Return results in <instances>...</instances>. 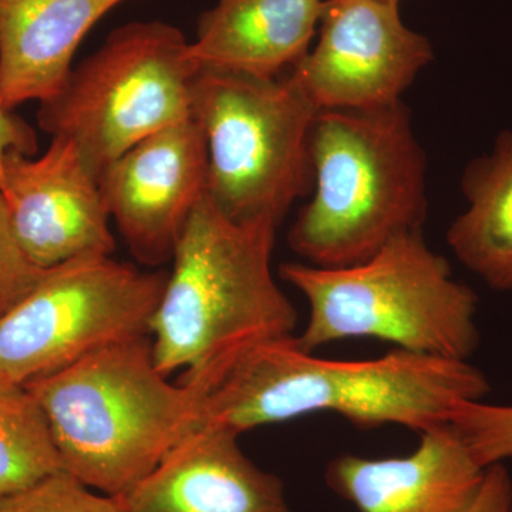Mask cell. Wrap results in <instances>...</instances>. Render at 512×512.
I'll use <instances>...</instances> for the list:
<instances>
[{
    "label": "cell",
    "instance_id": "obj_1",
    "mask_svg": "<svg viewBox=\"0 0 512 512\" xmlns=\"http://www.w3.org/2000/svg\"><path fill=\"white\" fill-rule=\"evenodd\" d=\"M490 384L468 360L396 349L377 359L335 360L303 350L295 336L256 343L207 383L197 427L241 436L315 413L360 429L423 433L447 424L457 404L484 400Z\"/></svg>",
    "mask_w": 512,
    "mask_h": 512
},
{
    "label": "cell",
    "instance_id": "obj_2",
    "mask_svg": "<svg viewBox=\"0 0 512 512\" xmlns=\"http://www.w3.org/2000/svg\"><path fill=\"white\" fill-rule=\"evenodd\" d=\"M276 225L237 224L207 197L175 247L151 322L160 372L207 384L242 350L293 336L298 312L272 274Z\"/></svg>",
    "mask_w": 512,
    "mask_h": 512
},
{
    "label": "cell",
    "instance_id": "obj_3",
    "mask_svg": "<svg viewBox=\"0 0 512 512\" xmlns=\"http://www.w3.org/2000/svg\"><path fill=\"white\" fill-rule=\"evenodd\" d=\"M313 194L288 232L305 264L340 268L423 229L427 160L402 100L319 110L312 127Z\"/></svg>",
    "mask_w": 512,
    "mask_h": 512
},
{
    "label": "cell",
    "instance_id": "obj_4",
    "mask_svg": "<svg viewBox=\"0 0 512 512\" xmlns=\"http://www.w3.org/2000/svg\"><path fill=\"white\" fill-rule=\"evenodd\" d=\"M45 413L63 470L119 495L146 477L200 419L205 386L170 383L150 336L123 340L26 384Z\"/></svg>",
    "mask_w": 512,
    "mask_h": 512
},
{
    "label": "cell",
    "instance_id": "obj_5",
    "mask_svg": "<svg viewBox=\"0 0 512 512\" xmlns=\"http://www.w3.org/2000/svg\"><path fill=\"white\" fill-rule=\"evenodd\" d=\"M279 276L308 303V322L295 336L308 352L376 339L417 355L468 360L480 343L476 292L454 279L421 231L393 239L359 264L286 262Z\"/></svg>",
    "mask_w": 512,
    "mask_h": 512
},
{
    "label": "cell",
    "instance_id": "obj_6",
    "mask_svg": "<svg viewBox=\"0 0 512 512\" xmlns=\"http://www.w3.org/2000/svg\"><path fill=\"white\" fill-rule=\"evenodd\" d=\"M315 104L291 70L275 77L200 67L191 119L208 148L205 197L237 224L279 227L313 190Z\"/></svg>",
    "mask_w": 512,
    "mask_h": 512
},
{
    "label": "cell",
    "instance_id": "obj_7",
    "mask_svg": "<svg viewBox=\"0 0 512 512\" xmlns=\"http://www.w3.org/2000/svg\"><path fill=\"white\" fill-rule=\"evenodd\" d=\"M198 72L181 30L158 20L128 23L40 103L37 123L72 140L99 180L144 138L190 119Z\"/></svg>",
    "mask_w": 512,
    "mask_h": 512
},
{
    "label": "cell",
    "instance_id": "obj_8",
    "mask_svg": "<svg viewBox=\"0 0 512 512\" xmlns=\"http://www.w3.org/2000/svg\"><path fill=\"white\" fill-rule=\"evenodd\" d=\"M167 276L101 254L45 269L0 316V373L29 384L114 343L150 336Z\"/></svg>",
    "mask_w": 512,
    "mask_h": 512
},
{
    "label": "cell",
    "instance_id": "obj_9",
    "mask_svg": "<svg viewBox=\"0 0 512 512\" xmlns=\"http://www.w3.org/2000/svg\"><path fill=\"white\" fill-rule=\"evenodd\" d=\"M319 25L318 45L291 69L318 110L397 103L434 57L384 0H325Z\"/></svg>",
    "mask_w": 512,
    "mask_h": 512
},
{
    "label": "cell",
    "instance_id": "obj_10",
    "mask_svg": "<svg viewBox=\"0 0 512 512\" xmlns=\"http://www.w3.org/2000/svg\"><path fill=\"white\" fill-rule=\"evenodd\" d=\"M207 170V140L190 117L144 138L100 175L110 217L138 262L158 266L173 259L204 200Z\"/></svg>",
    "mask_w": 512,
    "mask_h": 512
},
{
    "label": "cell",
    "instance_id": "obj_11",
    "mask_svg": "<svg viewBox=\"0 0 512 512\" xmlns=\"http://www.w3.org/2000/svg\"><path fill=\"white\" fill-rule=\"evenodd\" d=\"M0 194L13 237L37 268L113 255L116 239L99 180L69 138L52 137L39 158L8 151Z\"/></svg>",
    "mask_w": 512,
    "mask_h": 512
},
{
    "label": "cell",
    "instance_id": "obj_12",
    "mask_svg": "<svg viewBox=\"0 0 512 512\" xmlns=\"http://www.w3.org/2000/svg\"><path fill=\"white\" fill-rule=\"evenodd\" d=\"M238 440L195 427L114 498L123 512H291L284 483L252 463Z\"/></svg>",
    "mask_w": 512,
    "mask_h": 512
},
{
    "label": "cell",
    "instance_id": "obj_13",
    "mask_svg": "<svg viewBox=\"0 0 512 512\" xmlns=\"http://www.w3.org/2000/svg\"><path fill=\"white\" fill-rule=\"evenodd\" d=\"M484 473L463 440L443 424L423 431L406 456L336 457L326 483L360 512H464Z\"/></svg>",
    "mask_w": 512,
    "mask_h": 512
},
{
    "label": "cell",
    "instance_id": "obj_14",
    "mask_svg": "<svg viewBox=\"0 0 512 512\" xmlns=\"http://www.w3.org/2000/svg\"><path fill=\"white\" fill-rule=\"evenodd\" d=\"M126 0H0V107L55 97L83 37Z\"/></svg>",
    "mask_w": 512,
    "mask_h": 512
},
{
    "label": "cell",
    "instance_id": "obj_15",
    "mask_svg": "<svg viewBox=\"0 0 512 512\" xmlns=\"http://www.w3.org/2000/svg\"><path fill=\"white\" fill-rule=\"evenodd\" d=\"M325 0H218L190 56L204 69L275 77L308 53Z\"/></svg>",
    "mask_w": 512,
    "mask_h": 512
},
{
    "label": "cell",
    "instance_id": "obj_16",
    "mask_svg": "<svg viewBox=\"0 0 512 512\" xmlns=\"http://www.w3.org/2000/svg\"><path fill=\"white\" fill-rule=\"evenodd\" d=\"M467 208L447 231V244L484 284L512 292V130L464 170Z\"/></svg>",
    "mask_w": 512,
    "mask_h": 512
},
{
    "label": "cell",
    "instance_id": "obj_17",
    "mask_svg": "<svg viewBox=\"0 0 512 512\" xmlns=\"http://www.w3.org/2000/svg\"><path fill=\"white\" fill-rule=\"evenodd\" d=\"M63 470L42 407L26 384L0 373V498Z\"/></svg>",
    "mask_w": 512,
    "mask_h": 512
},
{
    "label": "cell",
    "instance_id": "obj_18",
    "mask_svg": "<svg viewBox=\"0 0 512 512\" xmlns=\"http://www.w3.org/2000/svg\"><path fill=\"white\" fill-rule=\"evenodd\" d=\"M481 467L512 458V404L473 400L457 404L447 421Z\"/></svg>",
    "mask_w": 512,
    "mask_h": 512
},
{
    "label": "cell",
    "instance_id": "obj_19",
    "mask_svg": "<svg viewBox=\"0 0 512 512\" xmlns=\"http://www.w3.org/2000/svg\"><path fill=\"white\" fill-rule=\"evenodd\" d=\"M0 512H123L116 498L93 493L67 471L0 498Z\"/></svg>",
    "mask_w": 512,
    "mask_h": 512
},
{
    "label": "cell",
    "instance_id": "obj_20",
    "mask_svg": "<svg viewBox=\"0 0 512 512\" xmlns=\"http://www.w3.org/2000/svg\"><path fill=\"white\" fill-rule=\"evenodd\" d=\"M45 269L26 258L10 229L8 211L0 194V316L23 298Z\"/></svg>",
    "mask_w": 512,
    "mask_h": 512
},
{
    "label": "cell",
    "instance_id": "obj_21",
    "mask_svg": "<svg viewBox=\"0 0 512 512\" xmlns=\"http://www.w3.org/2000/svg\"><path fill=\"white\" fill-rule=\"evenodd\" d=\"M464 512H512V478L504 464L485 468L480 490Z\"/></svg>",
    "mask_w": 512,
    "mask_h": 512
},
{
    "label": "cell",
    "instance_id": "obj_22",
    "mask_svg": "<svg viewBox=\"0 0 512 512\" xmlns=\"http://www.w3.org/2000/svg\"><path fill=\"white\" fill-rule=\"evenodd\" d=\"M20 151L35 156L37 140L35 131L25 121L12 116L0 107V188L3 185V158L8 151Z\"/></svg>",
    "mask_w": 512,
    "mask_h": 512
},
{
    "label": "cell",
    "instance_id": "obj_23",
    "mask_svg": "<svg viewBox=\"0 0 512 512\" xmlns=\"http://www.w3.org/2000/svg\"><path fill=\"white\" fill-rule=\"evenodd\" d=\"M384 2L394 3V5H400V0H384Z\"/></svg>",
    "mask_w": 512,
    "mask_h": 512
}]
</instances>
